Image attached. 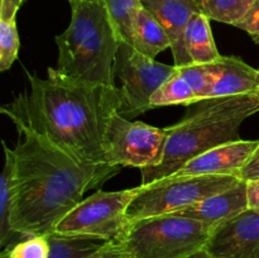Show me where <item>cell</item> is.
<instances>
[{
	"label": "cell",
	"instance_id": "6da1fadb",
	"mask_svg": "<svg viewBox=\"0 0 259 258\" xmlns=\"http://www.w3.org/2000/svg\"><path fill=\"white\" fill-rule=\"evenodd\" d=\"M13 123L19 141L13 149L15 197L10 224L17 233L48 235L88 190L120 172V166L78 161L23 121Z\"/></svg>",
	"mask_w": 259,
	"mask_h": 258
},
{
	"label": "cell",
	"instance_id": "7a4b0ae2",
	"mask_svg": "<svg viewBox=\"0 0 259 258\" xmlns=\"http://www.w3.org/2000/svg\"><path fill=\"white\" fill-rule=\"evenodd\" d=\"M25 73L29 91L2 106V113L46 136L78 161L105 163L104 139L111 116L120 108L119 89L75 80L57 68L48 67L46 78Z\"/></svg>",
	"mask_w": 259,
	"mask_h": 258
},
{
	"label": "cell",
	"instance_id": "3957f363",
	"mask_svg": "<svg viewBox=\"0 0 259 258\" xmlns=\"http://www.w3.org/2000/svg\"><path fill=\"white\" fill-rule=\"evenodd\" d=\"M259 111V91L207 99L181 121L167 129L163 161L141 169V185H149L176 174L199 154L229 142L239 141L243 121Z\"/></svg>",
	"mask_w": 259,
	"mask_h": 258
},
{
	"label": "cell",
	"instance_id": "277c9868",
	"mask_svg": "<svg viewBox=\"0 0 259 258\" xmlns=\"http://www.w3.org/2000/svg\"><path fill=\"white\" fill-rule=\"evenodd\" d=\"M67 29L56 37L57 70L75 80L95 85L115 86L118 34L103 0H73Z\"/></svg>",
	"mask_w": 259,
	"mask_h": 258
},
{
	"label": "cell",
	"instance_id": "5b68a950",
	"mask_svg": "<svg viewBox=\"0 0 259 258\" xmlns=\"http://www.w3.org/2000/svg\"><path fill=\"white\" fill-rule=\"evenodd\" d=\"M212 225L177 214L129 223L118 240L132 258H187L204 249Z\"/></svg>",
	"mask_w": 259,
	"mask_h": 258
},
{
	"label": "cell",
	"instance_id": "8992f818",
	"mask_svg": "<svg viewBox=\"0 0 259 258\" xmlns=\"http://www.w3.org/2000/svg\"><path fill=\"white\" fill-rule=\"evenodd\" d=\"M238 176H169L149 185H141V192L131 202L126 217L129 222L175 214L217 192L239 184Z\"/></svg>",
	"mask_w": 259,
	"mask_h": 258
},
{
	"label": "cell",
	"instance_id": "52a82bcc",
	"mask_svg": "<svg viewBox=\"0 0 259 258\" xmlns=\"http://www.w3.org/2000/svg\"><path fill=\"white\" fill-rule=\"evenodd\" d=\"M139 192L141 185L119 191L99 190L67 212L56 224L53 232L118 242L131 223L126 210Z\"/></svg>",
	"mask_w": 259,
	"mask_h": 258
},
{
	"label": "cell",
	"instance_id": "ba28073f",
	"mask_svg": "<svg viewBox=\"0 0 259 258\" xmlns=\"http://www.w3.org/2000/svg\"><path fill=\"white\" fill-rule=\"evenodd\" d=\"M167 129L143 121H132L114 113L104 139V161L114 166L139 169L159 166L163 161Z\"/></svg>",
	"mask_w": 259,
	"mask_h": 258
},
{
	"label": "cell",
	"instance_id": "9c48e42d",
	"mask_svg": "<svg viewBox=\"0 0 259 258\" xmlns=\"http://www.w3.org/2000/svg\"><path fill=\"white\" fill-rule=\"evenodd\" d=\"M176 71L177 66L157 62L133 46L120 42L114 66L115 77L121 82L119 113L134 118L153 109L152 96Z\"/></svg>",
	"mask_w": 259,
	"mask_h": 258
},
{
	"label": "cell",
	"instance_id": "30bf717a",
	"mask_svg": "<svg viewBox=\"0 0 259 258\" xmlns=\"http://www.w3.org/2000/svg\"><path fill=\"white\" fill-rule=\"evenodd\" d=\"M204 249L211 258H259V210L215 225Z\"/></svg>",
	"mask_w": 259,
	"mask_h": 258
},
{
	"label": "cell",
	"instance_id": "8fae6325",
	"mask_svg": "<svg viewBox=\"0 0 259 258\" xmlns=\"http://www.w3.org/2000/svg\"><path fill=\"white\" fill-rule=\"evenodd\" d=\"M258 144L259 139L255 141L239 139V141L222 144L192 158L172 176H204V175L238 176Z\"/></svg>",
	"mask_w": 259,
	"mask_h": 258
},
{
	"label": "cell",
	"instance_id": "7c38bea8",
	"mask_svg": "<svg viewBox=\"0 0 259 258\" xmlns=\"http://www.w3.org/2000/svg\"><path fill=\"white\" fill-rule=\"evenodd\" d=\"M147 10L154 15L166 30L171 40V51L175 66L192 65V61L184 45V34L190 19L200 12L195 0H142Z\"/></svg>",
	"mask_w": 259,
	"mask_h": 258
},
{
	"label": "cell",
	"instance_id": "4fadbf2b",
	"mask_svg": "<svg viewBox=\"0 0 259 258\" xmlns=\"http://www.w3.org/2000/svg\"><path fill=\"white\" fill-rule=\"evenodd\" d=\"M247 209H249L247 182L240 180L239 184L235 186L217 192L175 214L191 218L215 227L220 223L238 217Z\"/></svg>",
	"mask_w": 259,
	"mask_h": 258
},
{
	"label": "cell",
	"instance_id": "5bb4252c",
	"mask_svg": "<svg viewBox=\"0 0 259 258\" xmlns=\"http://www.w3.org/2000/svg\"><path fill=\"white\" fill-rule=\"evenodd\" d=\"M259 91V71L234 56H222L215 62V72L207 99L243 95Z\"/></svg>",
	"mask_w": 259,
	"mask_h": 258
},
{
	"label": "cell",
	"instance_id": "9a60e30c",
	"mask_svg": "<svg viewBox=\"0 0 259 258\" xmlns=\"http://www.w3.org/2000/svg\"><path fill=\"white\" fill-rule=\"evenodd\" d=\"M5 162L0 176V245L3 249L27 239V235L13 230L10 224L15 197V156L14 151L3 142Z\"/></svg>",
	"mask_w": 259,
	"mask_h": 258
},
{
	"label": "cell",
	"instance_id": "2e32d148",
	"mask_svg": "<svg viewBox=\"0 0 259 258\" xmlns=\"http://www.w3.org/2000/svg\"><path fill=\"white\" fill-rule=\"evenodd\" d=\"M184 45L190 58L197 65H210L222 58L212 37L210 19L201 12L195 13L184 34Z\"/></svg>",
	"mask_w": 259,
	"mask_h": 258
},
{
	"label": "cell",
	"instance_id": "e0dca14e",
	"mask_svg": "<svg viewBox=\"0 0 259 258\" xmlns=\"http://www.w3.org/2000/svg\"><path fill=\"white\" fill-rule=\"evenodd\" d=\"M132 46L142 55L153 60L167 48H171V40L166 30L144 7H142L137 14Z\"/></svg>",
	"mask_w": 259,
	"mask_h": 258
},
{
	"label": "cell",
	"instance_id": "ac0fdd59",
	"mask_svg": "<svg viewBox=\"0 0 259 258\" xmlns=\"http://www.w3.org/2000/svg\"><path fill=\"white\" fill-rule=\"evenodd\" d=\"M48 258H89L104 247L106 242L80 235L50 233L47 235Z\"/></svg>",
	"mask_w": 259,
	"mask_h": 258
},
{
	"label": "cell",
	"instance_id": "d6986e66",
	"mask_svg": "<svg viewBox=\"0 0 259 258\" xmlns=\"http://www.w3.org/2000/svg\"><path fill=\"white\" fill-rule=\"evenodd\" d=\"M103 2L119 40L132 46L137 14L143 7L142 0H103Z\"/></svg>",
	"mask_w": 259,
	"mask_h": 258
},
{
	"label": "cell",
	"instance_id": "ffe728a7",
	"mask_svg": "<svg viewBox=\"0 0 259 258\" xmlns=\"http://www.w3.org/2000/svg\"><path fill=\"white\" fill-rule=\"evenodd\" d=\"M195 103H199L196 94L186 78L180 73L179 67L151 99V105L153 109L168 105H191Z\"/></svg>",
	"mask_w": 259,
	"mask_h": 258
},
{
	"label": "cell",
	"instance_id": "44dd1931",
	"mask_svg": "<svg viewBox=\"0 0 259 258\" xmlns=\"http://www.w3.org/2000/svg\"><path fill=\"white\" fill-rule=\"evenodd\" d=\"M199 10L210 20L234 25L249 10L254 0H195Z\"/></svg>",
	"mask_w": 259,
	"mask_h": 258
},
{
	"label": "cell",
	"instance_id": "7402d4cb",
	"mask_svg": "<svg viewBox=\"0 0 259 258\" xmlns=\"http://www.w3.org/2000/svg\"><path fill=\"white\" fill-rule=\"evenodd\" d=\"M20 40L17 23L0 20V71H8L17 61Z\"/></svg>",
	"mask_w": 259,
	"mask_h": 258
},
{
	"label": "cell",
	"instance_id": "603a6c76",
	"mask_svg": "<svg viewBox=\"0 0 259 258\" xmlns=\"http://www.w3.org/2000/svg\"><path fill=\"white\" fill-rule=\"evenodd\" d=\"M47 235H34L2 250L0 258H48Z\"/></svg>",
	"mask_w": 259,
	"mask_h": 258
},
{
	"label": "cell",
	"instance_id": "cb8c5ba5",
	"mask_svg": "<svg viewBox=\"0 0 259 258\" xmlns=\"http://www.w3.org/2000/svg\"><path fill=\"white\" fill-rule=\"evenodd\" d=\"M234 27L244 30L253 40L259 45V0H254L244 17L234 24Z\"/></svg>",
	"mask_w": 259,
	"mask_h": 258
},
{
	"label": "cell",
	"instance_id": "d4e9b609",
	"mask_svg": "<svg viewBox=\"0 0 259 258\" xmlns=\"http://www.w3.org/2000/svg\"><path fill=\"white\" fill-rule=\"evenodd\" d=\"M238 177L245 182L259 180V144L255 151L253 152L252 156H250V158L248 159L247 163L244 164V167L240 169Z\"/></svg>",
	"mask_w": 259,
	"mask_h": 258
},
{
	"label": "cell",
	"instance_id": "484cf974",
	"mask_svg": "<svg viewBox=\"0 0 259 258\" xmlns=\"http://www.w3.org/2000/svg\"><path fill=\"white\" fill-rule=\"evenodd\" d=\"M89 258H132L119 242H106L104 247Z\"/></svg>",
	"mask_w": 259,
	"mask_h": 258
},
{
	"label": "cell",
	"instance_id": "4316f807",
	"mask_svg": "<svg viewBox=\"0 0 259 258\" xmlns=\"http://www.w3.org/2000/svg\"><path fill=\"white\" fill-rule=\"evenodd\" d=\"M25 0H0V20L12 22L15 20L18 10Z\"/></svg>",
	"mask_w": 259,
	"mask_h": 258
},
{
	"label": "cell",
	"instance_id": "83f0119b",
	"mask_svg": "<svg viewBox=\"0 0 259 258\" xmlns=\"http://www.w3.org/2000/svg\"><path fill=\"white\" fill-rule=\"evenodd\" d=\"M247 192L250 209L259 210V180L247 182Z\"/></svg>",
	"mask_w": 259,
	"mask_h": 258
},
{
	"label": "cell",
	"instance_id": "f1b7e54d",
	"mask_svg": "<svg viewBox=\"0 0 259 258\" xmlns=\"http://www.w3.org/2000/svg\"><path fill=\"white\" fill-rule=\"evenodd\" d=\"M187 258H211V257H210V254L206 252V250L201 249V250H199V252L194 253V254L190 255V257H187Z\"/></svg>",
	"mask_w": 259,
	"mask_h": 258
},
{
	"label": "cell",
	"instance_id": "f546056e",
	"mask_svg": "<svg viewBox=\"0 0 259 258\" xmlns=\"http://www.w3.org/2000/svg\"><path fill=\"white\" fill-rule=\"evenodd\" d=\"M86 2H95V0H86Z\"/></svg>",
	"mask_w": 259,
	"mask_h": 258
},
{
	"label": "cell",
	"instance_id": "4dcf8cb0",
	"mask_svg": "<svg viewBox=\"0 0 259 258\" xmlns=\"http://www.w3.org/2000/svg\"><path fill=\"white\" fill-rule=\"evenodd\" d=\"M71 2H73V0H68V3H71Z\"/></svg>",
	"mask_w": 259,
	"mask_h": 258
},
{
	"label": "cell",
	"instance_id": "1f68e13d",
	"mask_svg": "<svg viewBox=\"0 0 259 258\" xmlns=\"http://www.w3.org/2000/svg\"><path fill=\"white\" fill-rule=\"evenodd\" d=\"M258 71H259V68H258Z\"/></svg>",
	"mask_w": 259,
	"mask_h": 258
}]
</instances>
